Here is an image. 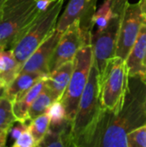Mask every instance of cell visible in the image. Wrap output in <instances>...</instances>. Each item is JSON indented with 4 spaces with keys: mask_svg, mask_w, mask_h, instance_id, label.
<instances>
[{
    "mask_svg": "<svg viewBox=\"0 0 146 147\" xmlns=\"http://www.w3.org/2000/svg\"><path fill=\"white\" fill-rule=\"evenodd\" d=\"M105 110L101 97V77L93 62L88 84L71 123L70 146H89Z\"/></svg>",
    "mask_w": 146,
    "mask_h": 147,
    "instance_id": "cell-1",
    "label": "cell"
},
{
    "mask_svg": "<svg viewBox=\"0 0 146 147\" xmlns=\"http://www.w3.org/2000/svg\"><path fill=\"white\" fill-rule=\"evenodd\" d=\"M144 99L130 97L118 114L105 110L89 146L128 147L127 135L134 128L146 123Z\"/></svg>",
    "mask_w": 146,
    "mask_h": 147,
    "instance_id": "cell-2",
    "label": "cell"
},
{
    "mask_svg": "<svg viewBox=\"0 0 146 147\" xmlns=\"http://www.w3.org/2000/svg\"><path fill=\"white\" fill-rule=\"evenodd\" d=\"M64 2L65 0H54L46 10L41 11L11 47L22 65L56 29Z\"/></svg>",
    "mask_w": 146,
    "mask_h": 147,
    "instance_id": "cell-3",
    "label": "cell"
},
{
    "mask_svg": "<svg viewBox=\"0 0 146 147\" xmlns=\"http://www.w3.org/2000/svg\"><path fill=\"white\" fill-rule=\"evenodd\" d=\"M40 12L35 0H7L0 16V47L11 49Z\"/></svg>",
    "mask_w": 146,
    "mask_h": 147,
    "instance_id": "cell-4",
    "label": "cell"
},
{
    "mask_svg": "<svg viewBox=\"0 0 146 147\" xmlns=\"http://www.w3.org/2000/svg\"><path fill=\"white\" fill-rule=\"evenodd\" d=\"M130 78L125 59L115 56L109 60L101 77V97L106 110L118 114L124 109L130 95Z\"/></svg>",
    "mask_w": 146,
    "mask_h": 147,
    "instance_id": "cell-5",
    "label": "cell"
},
{
    "mask_svg": "<svg viewBox=\"0 0 146 147\" xmlns=\"http://www.w3.org/2000/svg\"><path fill=\"white\" fill-rule=\"evenodd\" d=\"M127 3L128 0H112L113 17L103 29L91 34L94 64L99 71L100 77L104 73L109 60L115 57L120 26Z\"/></svg>",
    "mask_w": 146,
    "mask_h": 147,
    "instance_id": "cell-6",
    "label": "cell"
},
{
    "mask_svg": "<svg viewBox=\"0 0 146 147\" xmlns=\"http://www.w3.org/2000/svg\"><path fill=\"white\" fill-rule=\"evenodd\" d=\"M93 62V49L91 43H89L82 47L76 55L69 85L59 100L71 123L75 117L79 102L88 84Z\"/></svg>",
    "mask_w": 146,
    "mask_h": 147,
    "instance_id": "cell-7",
    "label": "cell"
},
{
    "mask_svg": "<svg viewBox=\"0 0 146 147\" xmlns=\"http://www.w3.org/2000/svg\"><path fill=\"white\" fill-rule=\"evenodd\" d=\"M91 32L83 29L78 19L72 22L63 33L49 64V74L64 64L73 61L79 50L91 43Z\"/></svg>",
    "mask_w": 146,
    "mask_h": 147,
    "instance_id": "cell-8",
    "label": "cell"
},
{
    "mask_svg": "<svg viewBox=\"0 0 146 147\" xmlns=\"http://www.w3.org/2000/svg\"><path fill=\"white\" fill-rule=\"evenodd\" d=\"M144 20V7L142 1L127 3L120 26L115 56L123 59L128 57L142 27Z\"/></svg>",
    "mask_w": 146,
    "mask_h": 147,
    "instance_id": "cell-9",
    "label": "cell"
},
{
    "mask_svg": "<svg viewBox=\"0 0 146 147\" xmlns=\"http://www.w3.org/2000/svg\"><path fill=\"white\" fill-rule=\"evenodd\" d=\"M97 0H70L63 14L59 16L56 29L64 32L72 22L81 21L83 30L92 33V18L96 10Z\"/></svg>",
    "mask_w": 146,
    "mask_h": 147,
    "instance_id": "cell-10",
    "label": "cell"
},
{
    "mask_svg": "<svg viewBox=\"0 0 146 147\" xmlns=\"http://www.w3.org/2000/svg\"><path fill=\"white\" fill-rule=\"evenodd\" d=\"M62 32L55 29L53 33L24 62L20 72H35L49 75V64Z\"/></svg>",
    "mask_w": 146,
    "mask_h": 147,
    "instance_id": "cell-11",
    "label": "cell"
},
{
    "mask_svg": "<svg viewBox=\"0 0 146 147\" xmlns=\"http://www.w3.org/2000/svg\"><path fill=\"white\" fill-rule=\"evenodd\" d=\"M144 7V20L140 33L126 61L131 78L146 82V1L141 0Z\"/></svg>",
    "mask_w": 146,
    "mask_h": 147,
    "instance_id": "cell-12",
    "label": "cell"
},
{
    "mask_svg": "<svg viewBox=\"0 0 146 147\" xmlns=\"http://www.w3.org/2000/svg\"><path fill=\"white\" fill-rule=\"evenodd\" d=\"M74 68V60L67 62L46 77V88L55 101H59L66 90Z\"/></svg>",
    "mask_w": 146,
    "mask_h": 147,
    "instance_id": "cell-13",
    "label": "cell"
},
{
    "mask_svg": "<svg viewBox=\"0 0 146 147\" xmlns=\"http://www.w3.org/2000/svg\"><path fill=\"white\" fill-rule=\"evenodd\" d=\"M46 77L38 81L28 91L22 94L13 102V111L17 121L27 122L29 121V109L40 93L44 90Z\"/></svg>",
    "mask_w": 146,
    "mask_h": 147,
    "instance_id": "cell-14",
    "label": "cell"
},
{
    "mask_svg": "<svg viewBox=\"0 0 146 147\" xmlns=\"http://www.w3.org/2000/svg\"><path fill=\"white\" fill-rule=\"evenodd\" d=\"M45 77L46 76L35 72H20L18 76L3 89L2 95L13 103L18 97Z\"/></svg>",
    "mask_w": 146,
    "mask_h": 147,
    "instance_id": "cell-15",
    "label": "cell"
},
{
    "mask_svg": "<svg viewBox=\"0 0 146 147\" xmlns=\"http://www.w3.org/2000/svg\"><path fill=\"white\" fill-rule=\"evenodd\" d=\"M22 67L12 49L0 47V79L5 87L18 76Z\"/></svg>",
    "mask_w": 146,
    "mask_h": 147,
    "instance_id": "cell-16",
    "label": "cell"
},
{
    "mask_svg": "<svg viewBox=\"0 0 146 147\" xmlns=\"http://www.w3.org/2000/svg\"><path fill=\"white\" fill-rule=\"evenodd\" d=\"M71 129V124L60 127H50L46 134L42 140L39 143L40 147H65L70 146L69 134Z\"/></svg>",
    "mask_w": 146,
    "mask_h": 147,
    "instance_id": "cell-17",
    "label": "cell"
},
{
    "mask_svg": "<svg viewBox=\"0 0 146 147\" xmlns=\"http://www.w3.org/2000/svg\"><path fill=\"white\" fill-rule=\"evenodd\" d=\"M17 121L14 111L13 103L4 96H0V135L9 133L12 126Z\"/></svg>",
    "mask_w": 146,
    "mask_h": 147,
    "instance_id": "cell-18",
    "label": "cell"
},
{
    "mask_svg": "<svg viewBox=\"0 0 146 147\" xmlns=\"http://www.w3.org/2000/svg\"><path fill=\"white\" fill-rule=\"evenodd\" d=\"M56 102L52 96L51 95V93L49 92V90L46 88V84H45V88L44 90L40 93V95L36 97V99L34 101L33 104L30 107L29 109V121L34 118H36L37 116H40L41 115H44L46 113H47L50 106Z\"/></svg>",
    "mask_w": 146,
    "mask_h": 147,
    "instance_id": "cell-19",
    "label": "cell"
},
{
    "mask_svg": "<svg viewBox=\"0 0 146 147\" xmlns=\"http://www.w3.org/2000/svg\"><path fill=\"white\" fill-rule=\"evenodd\" d=\"M51 119L47 113L37 116L36 118L30 121L28 124V130L34 136L37 146L39 143L42 140L44 136L46 134L47 131L50 128Z\"/></svg>",
    "mask_w": 146,
    "mask_h": 147,
    "instance_id": "cell-20",
    "label": "cell"
},
{
    "mask_svg": "<svg viewBox=\"0 0 146 147\" xmlns=\"http://www.w3.org/2000/svg\"><path fill=\"white\" fill-rule=\"evenodd\" d=\"M114 16V10L112 7V0H105L101 7L96 10L93 18L92 25L96 26V30L103 29L109 22Z\"/></svg>",
    "mask_w": 146,
    "mask_h": 147,
    "instance_id": "cell-21",
    "label": "cell"
},
{
    "mask_svg": "<svg viewBox=\"0 0 146 147\" xmlns=\"http://www.w3.org/2000/svg\"><path fill=\"white\" fill-rule=\"evenodd\" d=\"M127 143L128 147H146V123L128 134Z\"/></svg>",
    "mask_w": 146,
    "mask_h": 147,
    "instance_id": "cell-22",
    "label": "cell"
},
{
    "mask_svg": "<svg viewBox=\"0 0 146 147\" xmlns=\"http://www.w3.org/2000/svg\"><path fill=\"white\" fill-rule=\"evenodd\" d=\"M13 147H34L37 146L36 141L28 130V128L24 131L17 140H15L14 144L12 145Z\"/></svg>",
    "mask_w": 146,
    "mask_h": 147,
    "instance_id": "cell-23",
    "label": "cell"
},
{
    "mask_svg": "<svg viewBox=\"0 0 146 147\" xmlns=\"http://www.w3.org/2000/svg\"><path fill=\"white\" fill-rule=\"evenodd\" d=\"M28 128V124H27L26 122H21V121H16L12 127L9 130L10 133V136L11 138L14 140V141L15 140H17L19 138V136L27 129Z\"/></svg>",
    "mask_w": 146,
    "mask_h": 147,
    "instance_id": "cell-24",
    "label": "cell"
},
{
    "mask_svg": "<svg viewBox=\"0 0 146 147\" xmlns=\"http://www.w3.org/2000/svg\"><path fill=\"white\" fill-rule=\"evenodd\" d=\"M7 0H0V16L2 14V11H3V6L5 4Z\"/></svg>",
    "mask_w": 146,
    "mask_h": 147,
    "instance_id": "cell-25",
    "label": "cell"
},
{
    "mask_svg": "<svg viewBox=\"0 0 146 147\" xmlns=\"http://www.w3.org/2000/svg\"><path fill=\"white\" fill-rule=\"evenodd\" d=\"M146 84V82L145 83ZM143 106H144V109L146 113V92H145V98H144V103H143Z\"/></svg>",
    "mask_w": 146,
    "mask_h": 147,
    "instance_id": "cell-26",
    "label": "cell"
},
{
    "mask_svg": "<svg viewBox=\"0 0 146 147\" xmlns=\"http://www.w3.org/2000/svg\"><path fill=\"white\" fill-rule=\"evenodd\" d=\"M4 88H5V84H4L3 83V81L0 79V90H3Z\"/></svg>",
    "mask_w": 146,
    "mask_h": 147,
    "instance_id": "cell-27",
    "label": "cell"
},
{
    "mask_svg": "<svg viewBox=\"0 0 146 147\" xmlns=\"http://www.w3.org/2000/svg\"><path fill=\"white\" fill-rule=\"evenodd\" d=\"M145 1H146V0H145Z\"/></svg>",
    "mask_w": 146,
    "mask_h": 147,
    "instance_id": "cell-28",
    "label": "cell"
}]
</instances>
